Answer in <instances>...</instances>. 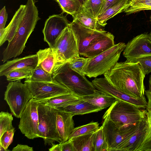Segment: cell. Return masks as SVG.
I'll list each match as a JSON object with an SVG mask.
<instances>
[{
	"instance_id": "28",
	"label": "cell",
	"mask_w": 151,
	"mask_h": 151,
	"mask_svg": "<svg viewBox=\"0 0 151 151\" xmlns=\"http://www.w3.org/2000/svg\"><path fill=\"white\" fill-rule=\"evenodd\" d=\"M146 10H151V0H131L123 12L129 15Z\"/></svg>"
},
{
	"instance_id": "23",
	"label": "cell",
	"mask_w": 151,
	"mask_h": 151,
	"mask_svg": "<svg viewBox=\"0 0 151 151\" xmlns=\"http://www.w3.org/2000/svg\"><path fill=\"white\" fill-rule=\"evenodd\" d=\"M131 0H121L99 15L96 18L99 24L101 26L105 27L108 20L117 14L124 12Z\"/></svg>"
},
{
	"instance_id": "40",
	"label": "cell",
	"mask_w": 151,
	"mask_h": 151,
	"mask_svg": "<svg viewBox=\"0 0 151 151\" xmlns=\"http://www.w3.org/2000/svg\"><path fill=\"white\" fill-rule=\"evenodd\" d=\"M146 115L147 125L145 136L148 140L151 141V112L147 111Z\"/></svg>"
},
{
	"instance_id": "4",
	"label": "cell",
	"mask_w": 151,
	"mask_h": 151,
	"mask_svg": "<svg viewBox=\"0 0 151 151\" xmlns=\"http://www.w3.org/2000/svg\"><path fill=\"white\" fill-rule=\"evenodd\" d=\"M146 109L117 99L106 110L103 116L118 125L129 127L137 125L147 116Z\"/></svg>"
},
{
	"instance_id": "1",
	"label": "cell",
	"mask_w": 151,
	"mask_h": 151,
	"mask_svg": "<svg viewBox=\"0 0 151 151\" xmlns=\"http://www.w3.org/2000/svg\"><path fill=\"white\" fill-rule=\"evenodd\" d=\"M111 85L136 98L145 96V75L138 62H117L104 74Z\"/></svg>"
},
{
	"instance_id": "43",
	"label": "cell",
	"mask_w": 151,
	"mask_h": 151,
	"mask_svg": "<svg viewBox=\"0 0 151 151\" xmlns=\"http://www.w3.org/2000/svg\"><path fill=\"white\" fill-rule=\"evenodd\" d=\"M120 0H105L100 10L99 14L104 12L109 8Z\"/></svg>"
},
{
	"instance_id": "42",
	"label": "cell",
	"mask_w": 151,
	"mask_h": 151,
	"mask_svg": "<svg viewBox=\"0 0 151 151\" xmlns=\"http://www.w3.org/2000/svg\"><path fill=\"white\" fill-rule=\"evenodd\" d=\"M60 144L61 146V151H75L73 143L71 139L60 143Z\"/></svg>"
},
{
	"instance_id": "31",
	"label": "cell",
	"mask_w": 151,
	"mask_h": 151,
	"mask_svg": "<svg viewBox=\"0 0 151 151\" xmlns=\"http://www.w3.org/2000/svg\"><path fill=\"white\" fill-rule=\"evenodd\" d=\"M33 69L28 68L15 69L10 71L5 76L6 80L9 81H21L24 78H30Z\"/></svg>"
},
{
	"instance_id": "11",
	"label": "cell",
	"mask_w": 151,
	"mask_h": 151,
	"mask_svg": "<svg viewBox=\"0 0 151 151\" xmlns=\"http://www.w3.org/2000/svg\"><path fill=\"white\" fill-rule=\"evenodd\" d=\"M39 102L33 98L28 102L21 114L18 126L21 132L28 138H38Z\"/></svg>"
},
{
	"instance_id": "14",
	"label": "cell",
	"mask_w": 151,
	"mask_h": 151,
	"mask_svg": "<svg viewBox=\"0 0 151 151\" xmlns=\"http://www.w3.org/2000/svg\"><path fill=\"white\" fill-rule=\"evenodd\" d=\"M95 88L108 93L117 99L128 102L140 109H145L147 102L145 96L136 98L118 90L104 78H95L91 82Z\"/></svg>"
},
{
	"instance_id": "17",
	"label": "cell",
	"mask_w": 151,
	"mask_h": 151,
	"mask_svg": "<svg viewBox=\"0 0 151 151\" xmlns=\"http://www.w3.org/2000/svg\"><path fill=\"white\" fill-rule=\"evenodd\" d=\"M147 125L146 116L141 121L136 131L118 145L114 151H136L145 135Z\"/></svg>"
},
{
	"instance_id": "16",
	"label": "cell",
	"mask_w": 151,
	"mask_h": 151,
	"mask_svg": "<svg viewBox=\"0 0 151 151\" xmlns=\"http://www.w3.org/2000/svg\"><path fill=\"white\" fill-rule=\"evenodd\" d=\"M73 115L59 108L56 116V125L61 142L66 141L74 129Z\"/></svg>"
},
{
	"instance_id": "24",
	"label": "cell",
	"mask_w": 151,
	"mask_h": 151,
	"mask_svg": "<svg viewBox=\"0 0 151 151\" xmlns=\"http://www.w3.org/2000/svg\"><path fill=\"white\" fill-rule=\"evenodd\" d=\"M82 100V97L70 93L53 97L43 103L50 107L59 109L77 104Z\"/></svg>"
},
{
	"instance_id": "27",
	"label": "cell",
	"mask_w": 151,
	"mask_h": 151,
	"mask_svg": "<svg viewBox=\"0 0 151 151\" xmlns=\"http://www.w3.org/2000/svg\"><path fill=\"white\" fill-rule=\"evenodd\" d=\"M105 0H85L80 10L84 14L94 18H97Z\"/></svg>"
},
{
	"instance_id": "25",
	"label": "cell",
	"mask_w": 151,
	"mask_h": 151,
	"mask_svg": "<svg viewBox=\"0 0 151 151\" xmlns=\"http://www.w3.org/2000/svg\"><path fill=\"white\" fill-rule=\"evenodd\" d=\"M60 108L74 116L97 112L102 110L101 108L83 100L77 104Z\"/></svg>"
},
{
	"instance_id": "18",
	"label": "cell",
	"mask_w": 151,
	"mask_h": 151,
	"mask_svg": "<svg viewBox=\"0 0 151 151\" xmlns=\"http://www.w3.org/2000/svg\"><path fill=\"white\" fill-rule=\"evenodd\" d=\"M38 58L37 54L13 59L0 66V76H5L10 71L25 68L34 69L37 66Z\"/></svg>"
},
{
	"instance_id": "26",
	"label": "cell",
	"mask_w": 151,
	"mask_h": 151,
	"mask_svg": "<svg viewBox=\"0 0 151 151\" xmlns=\"http://www.w3.org/2000/svg\"><path fill=\"white\" fill-rule=\"evenodd\" d=\"M96 132L70 139L72 142L75 151H95L93 142Z\"/></svg>"
},
{
	"instance_id": "13",
	"label": "cell",
	"mask_w": 151,
	"mask_h": 151,
	"mask_svg": "<svg viewBox=\"0 0 151 151\" xmlns=\"http://www.w3.org/2000/svg\"><path fill=\"white\" fill-rule=\"evenodd\" d=\"M68 26L76 38L79 55L82 56L93 42L109 32L101 29L95 30L89 28L75 19L69 23Z\"/></svg>"
},
{
	"instance_id": "44",
	"label": "cell",
	"mask_w": 151,
	"mask_h": 151,
	"mask_svg": "<svg viewBox=\"0 0 151 151\" xmlns=\"http://www.w3.org/2000/svg\"><path fill=\"white\" fill-rule=\"evenodd\" d=\"M12 151H33L32 147L27 145L18 144L15 147L13 148Z\"/></svg>"
},
{
	"instance_id": "33",
	"label": "cell",
	"mask_w": 151,
	"mask_h": 151,
	"mask_svg": "<svg viewBox=\"0 0 151 151\" xmlns=\"http://www.w3.org/2000/svg\"><path fill=\"white\" fill-rule=\"evenodd\" d=\"M75 19L84 26L93 29H100L101 26L98 24L96 19L90 17L81 12L80 11L73 17Z\"/></svg>"
},
{
	"instance_id": "2",
	"label": "cell",
	"mask_w": 151,
	"mask_h": 151,
	"mask_svg": "<svg viewBox=\"0 0 151 151\" xmlns=\"http://www.w3.org/2000/svg\"><path fill=\"white\" fill-rule=\"evenodd\" d=\"M26 6L25 12L18 29L3 52L4 63L22 53L28 39L33 31L37 21L40 19L34 0H28Z\"/></svg>"
},
{
	"instance_id": "39",
	"label": "cell",
	"mask_w": 151,
	"mask_h": 151,
	"mask_svg": "<svg viewBox=\"0 0 151 151\" xmlns=\"http://www.w3.org/2000/svg\"><path fill=\"white\" fill-rule=\"evenodd\" d=\"M145 95L147 99L146 110L147 112H151V75H150L149 78V89L145 90Z\"/></svg>"
},
{
	"instance_id": "37",
	"label": "cell",
	"mask_w": 151,
	"mask_h": 151,
	"mask_svg": "<svg viewBox=\"0 0 151 151\" xmlns=\"http://www.w3.org/2000/svg\"><path fill=\"white\" fill-rule=\"evenodd\" d=\"M14 133V130L8 131L4 132L0 137V145L3 147L6 151L12 142Z\"/></svg>"
},
{
	"instance_id": "36",
	"label": "cell",
	"mask_w": 151,
	"mask_h": 151,
	"mask_svg": "<svg viewBox=\"0 0 151 151\" xmlns=\"http://www.w3.org/2000/svg\"><path fill=\"white\" fill-rule=\"evenodd\" d=\"M89 58L80 57L71 60L68 62V64L72 70L81 75H85L84 71Z\"/></svg>"
},
{
	"instance_id": "19",
	"label": "cell",
	"mask_w": 151,
	"mask_h": 151,
	"mask_svg": "<svg viewBox=\"0 0 151 151\" xmlns=\"http://www.w3.org/2000/svg\"><path fill=\"white\" fill-rule=\"evenodd\" d=\"M26 5H21L8 26L0 29V46L6 41L10 42L17 31L25 12Z\"/></svg>"
},
{
	"instance_id": "34",
	"label": "cell",
	"mask_w": 151,
	"mask_h": 151,
	"mask_svg": "<svg viewBox=\"0 0 151 151\" xmlns=\"http://www.w3.org/2000/svg\"><path fill=\"white\" fill-rule=\"evenodd\" d=\"M26 79L41 82H51L53 80L52 75L46 71L39 65L33 70L31 77Z\"/></svg>"
},
{
	"instance_id": "29",
	"label": "cell",
	"mask_w": 151,
	"mask_h": 151,
	"mask_svg": "<svg viewBox=\"0 0 151 151\" xmlns=\"http://www.w3.org/2000/svg\"><path fill=\"white\" fill-rule=\"evenodd\" d=\"M64 12L73 17L81 10L82 4L79 0H55Z\"/></svg>"
},
{
	"instance_id": "35",
	"label": "cell",
	"mask_w": 151,
	"mask_h": 151,
	"mask_svg": "<svg viewBox=\"0 0 151 151\" xmlns=\"http://www.w3.org/2000/svg\"><path fill=\"white\" fill-rule=\"evenodd\" d=\"M13 117L8 112L1 111L0 113V137L6 132L15 128L12 125Z\"/></svg>"
},
{
	"instance_id": "32",
	"label": "cell",
	"mask_w": 151,
	"mask_h": 151,
	"mask_svg": "<svg viewBox=\"0 0 151 151\" xmlns=\"http://www.w3.org/2000/svg\"><path fill=\"white\" fill-rule=\"evenodd\" d=\"M93 144L95 151H109L108 142L101 126L96 132Z\"/></svg>"
},
{
	"instance_id": "12",
	"label": "cell",
	"mask_w": 151,
	"mask_h": 151,
	"mask_svg": "<svg viewBox=\"0 0 151 151\" xmlns=\"http://www.w3.org/2000/svg\"><path fill=\"white\" fill-rule=\"evenodd\" d=\"M123 54L126 61L133 62L151 56V37L150 34L142 33L134 37L126 45Z\"/></svg>"
},
{
	"instance_id": "47",
	"label": "cell",
	"mask_w": 151,
	"mask_h": 151,
	"mask_svg": "<svg viewBox=\"0 0 151 151\" xmlns=\"http://www.w3.org/2000/svg\"><path fill=\"white\" fill-rule=\"evenodd\" d=\"M150 36L151 37V31L150 33Z\"/></svg>"
},
{
	"instance_id": "22",
	"label": "cell",
	"mask_w": 151,
	"mask_h": 151,
	"mask_svg": "<svg viewBox=\"0 0 151 151\" xmlns=\"http://www.w3.org/2000/svg\"><path fill=\"white\" fill-rule=\"evenodd\" d=\"M36 54L38 58L37 65L52 75L57 67L55 56L52 49L50 47L40 49Z\"/></svg>"
},
{
	"instance_id": "46",
	"label": "cell",
	"mask_w": 151,
	"mask_h": 151,
	"mask_svg": "<svg viewBox=\"0 0 151 151\" xmlns=\"http://www.w3.org/2000/svg\"><path fill=\"white\" fill-rule=\"evenodd\" d=\"M0 151H6V150L4 149V148L1 145H0Z\"/></svg>"
},
{
	"instance_id": "6",
	"label": "cell",
	"mask_w": 151,
	"mask_h": 151,
	"mask_svg": "<svg viewBox=\"0 0 151 151\" xmlns=\"http://www.w3.org/2000/svg\"><path fill=\"white\" fill-rule=\"evenodd\" d=\"M59 109L39 103L38 137L43 139L45 145H52L55 141L61 142L56 125V116Z\"/></svg>"
},
{
	"instance_id": "7",
	"label": "cell",
	"mask_w": 151,
	"mask_h": 151,
	"mask_svg": "<svg viewBox=\"0 0 151 151\" xmlns=\"http://www.w3.org/2000/svg\"><path fill=\"white\" fill-rule=\"evenodd\" d=\"M52 49L55 56L57 64L54 72L62 65L80 57L76 38L68 26L63 30L57 38Z\"/></svg>"
},
{
	"instance_id": "8",
	"label": "cell",
	"mask_w": 151,
	"mask_h": 151,
	"mask_svg": "<svg viewBox=\"0 0 151 151\" xmlns=\"http://www.w3.org/2000/svg\"><path fill=\"white\" fill-rule=\"evenodd\" d=\"M20 81H11L6 86L4 100L12 114L20 118L29 101L33 97L27 84Z\"/></svg>"
},
{
	"instance_id": "21",
	"label": "cell",
	"mask_w": 151,
	"mask_h": 151,
	"mask_svg": "<svg viewBox=\"0 0 151 151\" xmlns=\"http://www.w3.org/2000/svg\"><path fill=\"white\" fill-rule=\"evenodd\" d=\"M82 98L102 110L110 107L117 100L113 96L97 89L93 93L83 96Z\"/></svg>"
},
{
	"instance_id": "9",
	"label": "cell",
	"mask_w": 151,
	"mask_h": 151,
	"mask_svg": "<svg viewBox=\"0 0 151 151\" xmlns=\"http://www.w3.org/2000/svg\"><path fill=\"white\" fill-rule=\"evenodd\" d=\"M33 98L39 103H44L53 97L71 93L66 87L53 79L51 82L37 81L26 79Z\"/></svg>"
},
{
	"instance_id": "3",
	"label": "cell",
	"mask_w": 151,
	"mask_h": 151,
	"mask_svg": "<svg viewBox=\"0 0 151 151\" xmlns=\"http://www.w3.org/2000/svg\"><path fill=\"white\" fill-rule=\"evenodd\" d=\"M85 76L71 69L68 63L60 66L52 75L53 79L72 93L81 97L93 93L96 89Z\"/></svg>"
},
{
	"instance_id": "15",
	"label": "cell",
	"mask_w": 151,
	"mask_h": 151,
	"mask_svg": "<svg viewBox=\"0 0 151 151\" xmlns=\"http://www.w3.org/2000/svg\"><path fill=\"white\" fill-rule=\"evenodd\" d=\"M69 23L66 16L61 14L53 15L47 19L42 32L44 40L49 47L53 48L56 40Z\"/></svg>"
},
{
	"instance_id": "30",
	"label": "cell",
	"mask_w": 151,
	"mask_h": 151,
	"mask_svg": "<svg viewBox=\"0 0 151 151\" xmlns=\"http://www.w3.org/2000/svg\"><path fill=\"white\" fill-rule=\"evenodd\" d=\"M99 128L98 122L93 121L87 124L75 128L68 140L80 135L95 132Z\"/></svg>"
},
{
	"instance_id": "20",
	"label": "cell",
	"mask_w": 151,
	"mask_h": 151,
	"mask_svg": "<svg viewBox=\"0 0 151 151\" xmlns=\"http://www.w3.org/2000/svg\"><path fill=\"white\" fill-rule=\"evenodd\" d=\"M114 36L109 32L93 42L87 48L83 56L89 58H92L106 50L115 44Z\"/></svg>"
},
{
	"instance_id": "10",
	"label": "cell",
	"mask_w": 151,
	"mask_h": 151,
	"mask_svg": "<svg viewBox=\"0 0 151 151\" xmlns=\"http://www.w3.org/2000/svg\"><path fill=\"white\" fill-rule=\"evenodd\" d=\"M103 119L101 126L106 139L109 151H114L118 145L133 134L141 122L136 125L125 127L118 125L106 116H103Z\"/></svg>"
},
{
	"instance_id": "5",
	"label": "cell",
	"mask_w": 151,
	"mask_h": 151,
	"mask_svg": "<svg viewBox=\"0 0 151 151\" xmlns=\"http://www.w3.org/2000/svg\"><path fill=\"white\" fill-rule=\"evenodd\" d=\"M126 46L124 43L119 42L97 56L89 58L84 71V75L90 78L104 75L118 62Z\"/></svg>"
},
{
	"instance_id": "45",
	"label": "cell",
	"mask_w": 151,
	"mask_h": 151,
	"mask_svg": "<svg viewBox=\"0 0 151 151\" xmlns=\"http://www.w3.org/2000/svg\"><path fill=\"white\" fill-rule=\"evenodd\" d=\"M50 151H61V146L60 144H53L52 147L49 149Z\"/></svg>"
},
{
	"instance_id": "41",
	"label": "cell",
	"mask_w": 151,
	"mask_h": 151,
	"mask_svg": "<svg viewBox=\"0 0 151 151\" xmlns=\"http://www.w3.org/2000/svg\"><path fill=\"white\" fill-rule=\"evenodd\" d=\"M8 18L6 7L4 6L0 10V29L4 28Z\"/></svg>"
},
{
	"instance_id": "38",
	"label": "cell",
	"mask_w": 151,
	"mask_h": 151,
	"mask_svg": "<svg viewBox=\"0 0 151 151\" xmlns=\"http://www.w3.org/2000/svg\"><path fill=\"white\" fill-rule=\"evenodd\" d=\"M138 62L142 71L145 76L151 72V56L145 57L139 60Z\"/></svg>"
},
{
	"instance_id": "48",
	"label": "cell",
	"mask_w": 151,
	"mask_h": 151,
	"mask_svg": "<svg viewBox=\"0 0 151 151\" xmlns=\"http://www.w3.org/2000/svg\"></svg>"
}]
</instances>
